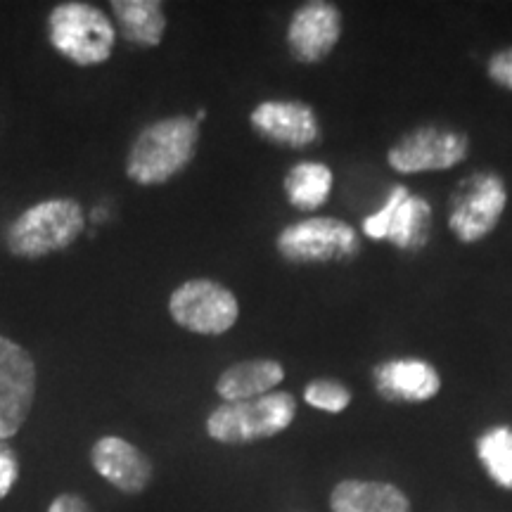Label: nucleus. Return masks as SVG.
I'll return each mask as SVG.
<instances>
[{"instance_id":"obj_1","label":"nucleus","mask_w":512,"mask_h":512,"mask_svg":"<svg viewBox=\"0 0 512 512\" xmlns=\"http://www.w3.org/2000/svg\"><path fill=\"white\" fill-rule=\"evenodd\" d=\"M200 145V124L188 114H176L147 124L133 140L126 157V176L133 183L164 185L183 174Z\"/></svg>"},{"instance_id":"obj_2","label":"nucleus","mask_w":512,"mask_h":512,"mask_svg":"<svg viewBox=\"0 0 512 512\" xmlns=\"http://www.w3.org/2000/svg\"><path fill=\"white\" fill-rule=\"evenodd\" d=\"M86 214L74 197H48L24 209L8 226L5 242L17 259H43L79 240Z\"/></svg>"},{"instance_id":"obj_3","label":"nucleus","mask_w":512,"mask_h":512,"mask_svg":"<svg viewBox=\"0 0 512 512\" xmlns=\"http://www.w3.org/2000/svg\"><path fill=\"white\" fill-rule=\"evenodd\" d=\"M117 29L98 5L67 0L48 12V43L76 67H98L114 53Z\"/></svg>"},{"instance_id":"obj_4","label":"nucleus","mask_w":512,"mask_h":512,"mask_svg":"<svg viewBox=\"0 0 512 512\" xmlns=\"http://www.w3.org/2000/svg\"><path fill=\"white\" fill-rule=\"evenodd\" d=\"M297 399L290 392H271L259 399L221 403L207 415V437L226 446H245L278 437L297 418Z\"/></svg>"},{"instance_id":"obj_5","label":"nucleus","mask_w":512,"mask_h":512,"mask_svg":"<svg viewBox=\"0 0 512 512\" xmlns=\"http://www.w3.org/2000/svg\"><path fill=\"white\" fill-rule=\"evenodd\" d=\"M280 259L294 266L347 264L361 254V233L337 216H309L285 226L275 238Z\"/></svg>"},{"instance_id":"obj_6","label":"nucleus","mask_w":512,"mask_h":512,"mask_svg":"<svg viewBox=\"0 0 512 512\" xmlns=\"http://www.w3.org/2000/svg\"><path fill=\"white\" fill-rule=\"evenodd\" d=\"M508 183L496 171H475L465 176L448 197L446 223L463 245H477L489 238L508 209Z\"/></svg>"},{"instance_id":"obj_7","label":"nucleus","mask_w":512,"mask_h":512,"mask_svg":"<svg viewBox=\"0 0 512 512\" xmlns=\"http://www.w3.org/2000/svg\"><path fill=\"white\" fill-rule=\"evenodd\" d=\"M432 216L430 200L399 183L384 197L382 207L363 219L361 230L368 240L387 242L403 254H418L432 240Z\"/></svg>"},{"instance_id":"obj_8","label":"nucleus","mask_w":512,"mask_h":512,"mask_svg":"<svg viewBox=\"0 0 512 512\" xmlns=\"http://www.w3.org/2000/svg\"><path fill=\"white\" fill-rule=\"evenodd\" d=\"M470 155V136L448 124H420L406 131L387 150L389 169L401 176L448 171Z\"/></svg>"},{"instance_id":"obj_9","label":"nucleus","mask_w":512,"mask_h":512,"mask_svg":"<svg viewBox=\"0 0 512 512\" xmlns=\"http://www.w3.org/2000/svg\"><path fill=\"white\" fill-rule=\"evenodd\" d=\"M169 316L183 330L219 337L235 328L240 318V302L235 292L219 280L190 278L171 292Z\"/></svg>"},{"instance_id":"obj_10","label":"nucleus","mask_w":512,"mask_h":512,"mask_svg":"<svg viewBox=\"0 0 512 512\" xmlns=\"http://www.w3.org/2000/svg\"><path fill=\"white\" fill-rule=\"evenodd\" d=\"M36 363L22 344L0 335V441L22 430L36 399Z\"/></svg>"},{"instance_id":"obj_11","label":"nucleus","mask_w":512,"mask_h":512,"mask_svg":"<svg viewBox=\"0 0 512 512\" xmlns=\"http://www.w3.org/2000/svg\"><path fill=\"white\" fill-rule=\"evenodd\" d=\"M344 34V15L335 3L311 0L292 12L285 43L299 64H318L330 57Z\"/></svg>"},{"instance_id":"obj_12","label":"nucleus","mask_w":512,"mask_h":512,"mask_svg":"<svg viewBox=\"0 0 512 512\" xmlns=\"http://www.w3.org/2000/svg\"><path fill=\"white\" fill-rule=\"evenodd\" d=\"M249 126L266 143L290 150H304L323 138L318 112L304 100H261L249 112Z\"/></svg>"},{"instance_id":"obj_13","label":"nucleus","mask_w":512,"mask_h":512,"mask_svg":"<svg viewBox=\"0 0 512 512\" xmlns=\"http://www.w3.org/2000/svg\"><path fill=\"white\" fill-rule=\"evenodd\" d=\"M373 387L387 403H425L441 392V373L418 356L384 358L373 368Z\"/></svg>"},{"instance_id":"obj_14","label":"nucleus","mask_w":512,"mask_h":512,"mask_svg":"<svg viewBox=\"0 0 512 512\" xmlns=\"http://www.w3.org/2000/svg\"><path fill=\"white\" fill-rule=\"evenodd\" d=\"M91 465L98 475L126 496L143 494L155 477L152 460L124 437H100L91 446Z\"/></svg>"},{"instance_id":"obj_15","label":"nucleus","mask_w":512,"mask_h":512,"mask_svg":"<svg viewBox=\"0 0 512 512\" xmlns=\"http://www.w3.org/2000/svg\"><path fill=\"white\" fill-rule=\"evenodd\" d=\"M285 380V366L275 358H249L228 366L216 380V394L223 403H238L259 399L275 392Z\"/></svg>"},{"instance_id":"obj_16","label":"nucleus","mask_w":512,"mask_h":512,"mask_svg":"<svg viewBox=\"0 0 512 512\" xmlns=\"http://www.w3.org/2000/svg\"><path fill=\"white\" fill-rule=\"evenodd\" d=\"M332 512H413L399 486L377 479H342L330 494Z\"/></svg>"},{"instance_id":"obj_17","label":"nucleus","mask_w":512,"mask_h":512,"mask_svg":"<svg viewBox=\"0 0 512 512\" xmlns=\"http://www.w3.org/2000/svg\"><path fill=\"white\" fill-rule=\"evenodd\" d=\"M112 15L121 36L138 48H157L169 24L159 0H114Z\"/></svg>"},{"instance_id":"obj_18","label":"nucleus","mask_w":512,"mask_h":512,"mask_svg":"<svg viewBox=\"0 0 512 512\" xmlns=\"http://www.w3.org/2000/svg\"><path fill=\"white\" fill-rule=\"evenodd\" d=\"M332 188H335V174L328 164L297 162L287 169L283 178V192L290 207L297 211H316L330 200Z\"/></svg>"},{"instance_id":"obj_19","label":"nucleus","mask_w":512,"mask_h":512,"mask_svg":"<svg viewBox=\"0 0 512 512\" xmlns=\"http://www.w3.org/2000/svg\"><path fill=\"white\" fill-rule=\"evenodd\" d=\"M475 453L498 489L512 491V427L491 425L475 441Z\"/></svg>"},{"instance_id":"obj_20","label":"nucleus","mask_w":512,"mask_h":512,"mask_svg":"<svg viewBox=\"0 0 512 512\" xmlns=\"http://www.w3.org/2000/svg\"><path fill=\"white\" fill-rule=\"evenodd\" d=\"M304 401L316 411L339 415L351 406L354 394L344 382L332 380V377H316L304 387Z\"/></svg>"},{"instance_id":"obj_21","label":"nucleus","mask_w":512,"mask_h":512,"mask_svg":"<svg viewBox=\"0 0 512 512\" xmlns=\"http://www.w3.org/2000/svg\"><path fill=\"white\" fill-rule=\"evenodd\" d=\"M486 76L501 91L512 93V46H503L491 53L486 60Z\"/></svg>"},{"instance_id":"obj_22","label":"nucleus","mask_w":512,"mask_h":512,"mask_svg":"<svg viewBox=\"0 0 512 512\" xmlns=\"http://www.w3.org/2000/svg\"><path fill=\"white\" fill-rule=\"evenodd\" d=\"M19 482V458L8 441H0V501L12 494Z\"/></svg>"},{"instance_id":"obj_23","label":"nucleus","mask_w":512,"mask_h":512,"mask_svg":"<svg viewBox=\"0 0 512 512\" xmlns=\"http://www.w3.org/2000/svg\"><path fill=\"white\" fill-rule=\"evenodd\" d=\"M46 512H93V508L83 496L72 494V491H64V494L55 496L53 501H50Z\"/></svg>"}]
</instances>
